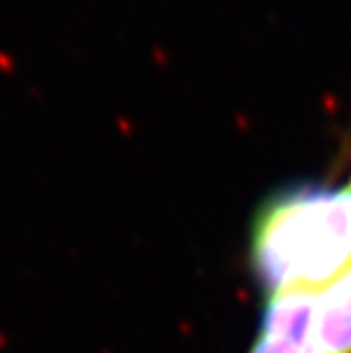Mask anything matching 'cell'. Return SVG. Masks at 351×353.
<instances>
[{"instance_id":"4","label":"cell","mask_w":351,"mask_h":353,"mask_svg":"<svg viewBox=\"0 0 351 353\" xmlns=\"http://www.w3.org/2000/svg\"><path fill=\"white\" fill-rule=\"evenodd\" d=\"M347 188H349V192H351V182H349V186H347Z\"/></svg>"},{"instance_id":"1","label":"cell","mask_w":351,"mask_h":353,"mask_svg":"<svg viewBox=\"0 0 351 353\" xmlns=\"http://www.w3.org/2000/svg\"><path fill=\"white\" fill-rule=\"evenodd\" d=\"M349 263V188L285 186L261 205L252 229V267L271 296L322 290Z\"/></svg>"},{"instance_id":"2","label":"cell","mask_w":351,"mask_h":353,"mask_svg":"<svg viewBox=\"0 0 351 353\" xmlns=\"http://www.w3.org/2000/svg\"><path fill=\"white\" fill-rule=\"evenodd\" d=\"M317 353H351V263L317 292Z\"/></svg>"},{"instance_id":"3","label":"cell","mask_w":351,"mask_h":353,"mask_svg":"<svg viewBox=\"0 0 351 353\" xmlns=\"http://www.w3.org/2000/svg\"><path fill=\"white\" fill-rule=\"evenodd\" d=\"M250 353H317L315 339H297L288 334L261 332Z\"/></svg>"}]
</instances>
